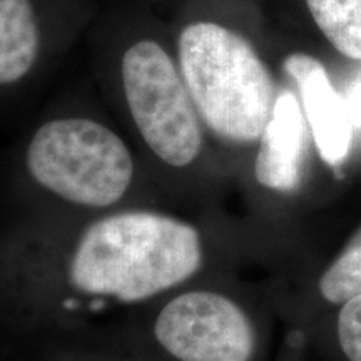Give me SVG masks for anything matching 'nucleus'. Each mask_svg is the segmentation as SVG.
Here are the masks:
<instances>
[{"label": "nucleus", "mask_w": 361, "mask_h": 361, "mask_svg": "<svg viewBox=\"0 0 361 361\" xmlns=\"http://www.w3.org/2000/svg\"><path fill=\"white\" fill-rule=\"evenodd\" d=\"M201 266L200 233L164 214L133 211L94 223L75 250L71 283L124 303L178 286Z\"/></svg>", "instance_id": "f257e3e1"}, {"label": "nucleus", "mask_w": 361, "mask_h": 361, "mask_svg": "<svg viewBox=\"0 0 361 361\" xmlns=\"http://www.w3.org/2000/svg\"><path fill=\"white\" fill-rule=\"evenodd\" d=\"M179 71L197 114L219 137L258 141L276 89L268 67L247 40L216 22H192L179 35Z\"/></svg>", "instance_id": "f03ea898"}, {"label": "nucleus", "mask_w": 361, "mask_h": 361, "mask_svg": "<svg viewBox=\"0 0 361 361\" xmlns=\"http://www.w3.org/2000/svg\"><path fill=\"white\" fill-rule=\"evenodd\" d=\"M25 168L42 188L90 207L119 201L134 173L123 139L106 126L82 117L40 126L27 146Z\"/></svg>", "instance_id": "7ed1b4c3"}, {"label": "nucleus", "mask_w": 361, "mask_h": 361, "mask_svg": "<svg viewBox=\"0 0 361 361\" xmlns=\"http://www.w3.org/2000/svg\"><path fill=\"white\" fill-rule=\"evenodd\" d=\"M126 101L139 133L154 154L174 168L200 156V114L169 54L154 40H139L123 57Z\"/></svg>", "instance_id": "20e7f679"}, {"label": "nucleus", "mask_w": 361, "mask_h": 361, "mask_svg": "<svg viewBox=\"0 0 361 361\" xmlns=\"http://www.w3.org/2000/svg\"><path fill=\"white\" fill-rule=\"evenodd\" d=\"M157 341L180 361H250L255 333L245 311L218 293L174 298L157 316Z\"/></svg>", "instance_id": "39448f33"}, {"label": "nucleus", "mask_w": 361, "mask_h": 361, "mask_svg": "<svg viewBox=\"0 0 361 361\" xmlns=\"http://www.w3.org/2000/svg\"><path fill=\"white\" fill-rule=\"evenodd\" d=\"M283 67L300 90L301 107L322 159L329 166L341 164L350 154L355 128L346 99L318 59L291 54Z\"/></svg>", "instance_id": "423d86ee"}, {"label": "nucleus", "mask_w": 361, "mask_h": 361, "mask_svg": "<svg viewBox=\"0 0 361 361\" xmlns=\"http://www.w3.org/2000/svg\"><path fill=\"white\" fill-rule=\"evenodd\" d=\"M306 124L300 99L291 90H281L259 137L255 176L261 186L281 192L300 186L306 152Z\"/></svg>", "instance_id": "0eeeda50"}, {"label": "nucleus", "mask_w": 361, "mask_h": 361, "mask_svg": "<svg viewBox=\"0 0 361 361\" xmlns=\"http://www.w3.org/2000/svg\"><path fill=\"white\" fill-rule=\"evenodd\" d=\"M40 49L32 0H0V92L29 78Z\"/></svg>", "instance_id": "6e6552de"}, {"label": "nucleus", "mask_w": 361, "mask_h": 361, "mask_svg": "<svg viewBox=\"0 0 361 361\" xmlns=\"http://www.w3.org/2000/svg\"><path fill=\"white\" fill-rule=\"evenodd\" d=\"M318 29L345 57L361 61V0H306Z\"/></svg>", "instance_id": "1a4fd4ad"}, {"label": "nucleus", "mask_w": 361, "mask_h": 361, "mask_svg": "<svg viewBox=\"0 0 361 361\" xmlns=\"http://www.w3.org/2000/svg\"><path fill=\"white\" fill-rule=\"evenodd\" d=\"M319 291L333 305H345L351 298L361 295V228L324 271L319 279Z\"/></svg>", "instance_id": "9d476101"}, {"label": "nucleus", "mask_w": 361, "mask_h": 361, "mask_svg": "<svg viewBox=\"0 0 361 361\" xmlns=\"http://www.w3.org/2000/svg\"><path fill=\"white\" fill-rule=\"evenodd\" d=\"M338 338L350 361H361V295L343 305L338 316Z\"/></svg>", "instance_id": "9b49d317"}, {"label": "nucleus", "mask_w": 361, "mask_h": 361, "mask_svg": "<svg viewBox=\"0 0 361 361\" xmlns=\"http://www.w3.org/2000/svg\"><path fill=\"white\" fill-rule=\"evenodd\" d=\"M346 102H348L353 124L358 126L361 129V80H358V82L353 85V89H351L350 97L346 99Z\"/></svg>", "instance_id": "f8f14e48"}]
</instances>
